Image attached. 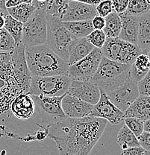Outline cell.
<instances>
[{
  "mask_svg": "<svg viewBox=\"0 0 150 155\" xmlns=\"http://www.w3.org/2000/svg\"><path fill=\"white\" fill-rule=\"evenodd\" d=\"M107 122L93 116L78 119L65 116L46 126L47 137L54 140L61 155H87L99 140Z\"/></svg>",
  "mask_w": 150,
  "mask_h": 155,
  "instance_id": "1",
  "label": "cell"
},
{
  "mask_svg": "<svg viewBox=\"0 0 150 155\" xmlns=\"http://www.w3.org/2000/svg\"><path fill=\"white\" fill-rule=\"evenodd\" d=\"M25 54L32 76L68 75V63L46 44L25 46Z\"/></svg>",
  "mask_w": 150,
  "mask_h": 155,
  "instance_id": "2",
  "label": "cell"
},
{
  "mask_svg": "<svg viewBox=\"0 0 150 155\" xmlns=\"http://www.w3.org/2000/svg\"><path fill=\"white\" fill-rule=\"evenodd\" d=\"M131 65L102 58L96 73L90 79L105 93L111 91L120 85L128 76Z\"/></svg>",
  "mask_w": 150,
  "mask_h": 155,
  "instance_id": "3",
  "label": "cell"
},
{
  "mask_svg": "<svg viewBox=\"0 0 150 155\" xmlns=\"http://www.w3.org/2000/svg\"><path fill=\"white\" fill-rule=\"evenodd\" d=\"M75 37L67 30L62 20L47 14V33L45 44L67 62L69 49Z\"/></svg>",
  "mask_w": 150,
  "mask_h": 155,
  "instance_id": "4",
  "label": "cell"
},
{
  "mask_svg": "<svg viewBox=\"0 0 150 155\" xmlns=\"http://www.w3.org/2000/svg\"><path fill=\"white\" fill-rule=\"evenodd\" d=\"M71 80L66 75L32 76L28 93L33 96H63L68 91Z\"/></svg>",
  "mask_w": 150,
  "mask_h": 155,
  "instance_id": "5",
  "label": "cell"
},
{
  "mask_svg": "<svg viewBox=\"0 0 150 155\" xmlns=\"http://www.w3.org/2000/svg\"><path fill=\"white\" fill-rule=\"evenodd\" d=\"M47 33V14L45 10L36 8L23 23L22 43L25 46L45 44Z\"/></svg>",
  "mask_w": 150,
  "mask_h": 155,
  "instance_id": "6",
  "label": "cell"
},
{
  "mask_svg": "<svg viewBox=\"0 0 150 155\" xmlns=\"http://www.w3.org/2000/svg\"><path fill=\"white\" fill-rule=\"evenodd\" d=\"M101 50L105 57L128 65H132L136 58L142 53L138 46L119 38H106Z\"/></svg>",
  "mask_w": 150,
  "mask_h": 155,
  "instance_id": "7",
  "label": "cell"
},
{
  "mask_svg": "<svg viewBox=\"0 0 150 155\" xmlns=\"http://www.w3.org/2000/svg\"><path fill=\"white\" fill-rule=\"evenodd\" d=\"M102 56L101 48L95 47L86 57L69 66L68 75L73 80H90L96 73Z\"/></svg>",
  "mask_w": 150,
  "mask_h": 155,
  "instance_id": "8",
  "label": "cell"
},
{
  "mask_svg": "<svg viewBox=\"0 0 150 155\" xmlns=\"http://www.w3.org/2000/svg\"><path fill=\"white\" fill-rule=\"evenodd\" d=\"M25 45L21 42L12 51L13 77L23 93H28L32 74H31L25 54Z\"/></svg>",
  "mask_w": 150,
  "mask_h": 155,
  "instance_id": "9",
  "label": "cell"
},
{
  "mask_svg": "<svg viewBox=\"0 0 150 155\" xmlns=\"http://www.w3.org/2000/svg\"><path fill=\"white\" fill-rule=\"evenodd\" d=\"M106 94L111 102L123 112L140 95L138 83L128 76L120 85L106 93Z\"/></svg>",
  "mask_w": 150,
  "mask_h": 155,
  "instance_id": "10",
  "label": "cell"
},
{
  "mask_svg": "<svg viewBox=\"0 0 150 155\" xmlns=\"http://www.w3.org/2000/svg\"><path fill=\"white\" fill-rule=\"evenodd\" d=\"M64 95L61 96L31 95L35 101V106L39 109L41 117L43 119L47 118V125L58 122L66 116L61 106V102Z\"/></svg>",
  "mask_w": 150,
  "mask_h": 155,
  "instance_id": "11",
  "label": "cell"
},
{
  "mask_svg": "<svg viewBox=\"0 0 150 155\" xmlns=\"http://www.w3.org/2000/svg\"><path fill=\"white\" fill-rule=\"evenodd\" d=\"M90 116L102 118L112 125H117L125 119L123 111L114 105L108 98L106 93L102 90H101L100 93L99 101L93 105Z\"/></svg>",
  "mask_w": 150,
  "mask_h": 155,
  "instance_id": "12",
  "label": "cell"
},
{
  "mask_svg": "<svg viewBox=\"0 0 150 155\" xmlns=\"http://www.w3.org/2000/svg\"><path fill=\"white\" fill-rule=\"evenodd\" d=\"M101 90L96 84L88 81L72 79L67 93L77 97L89 104H96L100 98Z\"/></svg>",
  "mask_w": 150,
  "mask_h": 155,
  "instance_id": "13",
  "label": "cell"
},
{
  "mask_svg": "<svg viewBox=\"0 0 150 155\" xmlns=\"http://www.w3.org/2000/svg\"><path fill=\"white\" fill-rule=\"evenodd\" d=\"M61 106L65 116L74 119L90 116L93 107V104L67 93L63 98Z\"/></svg>",
  "mask_w": 150,
  "mask_h": 155,
  "instance_id": "14",
  "label": "cell"
},
{
  "mask_svg": "<svg viewBox=\"0 0 150 155\" xmlns=\"http://www.w3.org/2000/svg\"><path fill=\"white\" fill-rule=\"evenodd\" d=\"M96 15L97 12L94 5L70 0L65 14L63 16L61 20L64 22L88 20L92 19Z\"/></svg>",
  "mask_w": 150,
  "mask_h": 155,
  "instance_id": "15",
  "label": "cell"
},
{
  "mask_svg": "<svg viewBox=\"0 0 150 155\" xmlns=\"http://www.w3.org/2000/svg\"><path fill=\"white\" fill-rule=\"evenodd\" d=\"M36 109L35 103L28 93H21L11 102L10 111L19 119L27 120L34 115Z\"/></svg>",
  "mask_w": 150,
  "mask_h": 155,
  "instance_id": "16",
  "label": "cell"
},
{
  "mask_svg": "<svg viewBox=\"0 0 150 155\" xmlns=\"http://www.w3.org/2000/svg\"><path fill=\"white\" fill-rule=\"evenodd\" d=\"M121 17V30L118 38L138 46V17L120 14Z\"/></svg>",
  "mask_w": 150,
  "mask_h": 155,
  "instance_id": "17",
  "label": "cell"
},
{
  "mask_svg": "<svg viewBox=\"0 0 150 155\" xmlns=\"http://www.w3.org/2000/svg\"><path fill=\"white\" fill-rule=\"evenodd\" d=\"M94 48L86 38L74 39L69 49V57L67 60L69 66L86 57Z\"/></svg>",
  "mask_w": 150,
  "mask_h": 155,
  "instance_id": "18",
  "label": "cell"
},
{
  "mask_svg": "<svg viewBox=\"0 0 150 155\" xmlns=\"http://www.w3.org/2000/svg\"><path fill=\"white\" fill-rule=\"evenodd\" d=\"M124 114L125 118L136 117L143 122L150 119V96L139 95Z\"/></svg>",
  "mask_w": 150,
  "mask_h": 155,
  "instance_id": "19",
  "label": "cell"
},
{
  "mask_svg": "<svg viewBox=\"0 0 150 155\" xmlns=\"http://www.w3.org/2000/svg\"><path fill=\"white\" fill-rule=\"evenodd\" d=\"M138 46L142 52L147 53L150 50V10L138 17Z\"/></svg>",
  "mask_w": 150,
  "mask_h": 155,
  "instance_id": "20",
  "label": "cell"
},
{
  "mask_svg": "<svg viewBox=\"0 0 150 155\" xmlns=\"http://www.w3.org/2000/svg\"><path fill=\"white\" fill-rule=\"evenodd\" d=\"M150 70V61L147 53H140L136 58L128 70V77L139 82Z\"/></svg>",
  "mask_w": 150,
  "mask_h": 155,
  "instance_id": "21",
  "label": "cell"
},
{
  "mask_svg": "<svg viewBox=\"0 0 150 155\" xmlns=\"http://www.w3.org/2000/svg\"><path fill=\"white\" fill-rule=\"evenodd\" d=\"M62 22L64 26L75 38H86L94 29L92 24V19Z\"/></svg>",
  "mask_w": 150,
  "mask_h": 155,
  "instance_id": "22",
  "label": "cell"
},
{
  "mask_svg": "<svg viewBox=\"0 0 150 155\" xmlns=\"http://www.w3.org/2000/svg\"><path fill=\"white\" fill-rule=\"evenodd\" d=\"M105 25L102 29L107 38H118L121 30V17L116 11H113L105 17Z\"/></svg>",
  "mask_w": 150,
  "mask_h": 155,
  "instance_id": "23",
  "label": "cell"
},
{
  "mask_svg": "<svg viewBox=\"0 0 150 155\" xmlns=\"http://www.w3.org/2000/svg\"><path fill=\"white\" fill-rule=\"evenodd\" d=\"M36 8L31 3H22L14 7L7 8V13L11 15L13 18H14L20 22H25L27 19L30 17V16L33 14Z\"/></svg>",
  "mask_w": 150,
  "mask_h": 155,
  "instance_id": "24",
  "label": "cell"
},
{
  "mask_svg": "<svg viewBox=\"0 0 150 155\" xmlns=\"http://www.w3.org/2000/svg\"><path fill=\"white\" fill-rule=\"evenodd\" d=\"M117 144L120 145L122 150L130 147L140 145L138 137L125 125L122 126V128L119 130L117 134Z\"/></svg>",
  "mask_w": 150,
  "mask_h": 155,
  "instance_id": "25",
  "label": "cell"
},
{
  "mask_svg": "<svg viewBox=\"0 0 150 155\" xmlns=\"http://www.w3.org/2000/svg\"><path fill=\"white\" fill-rule=\"evenodd\" d=\"M4 28L12 36L16 44H18L22 42V28H23L22 22L13 18L11 15L8 14L5 15Z\"/></svg>",
  "mask_w": 150,
  "mask_h": 155,
  "instance_id": "26",
  "label": "cell"
},
{
  "mask_svg": "<svg viewBox=\"0 0 150 155\" xmlns=\"http://www.w3.org/2000/svg\"><path fill=\"white\" fill-rule=\"evenodd\" d=\"M150 10V4L146 0H129L125 15L139 17Z\"/></svg>",
  "mask_w": 150,
  "mask_h": 155,
  "instance_id": "27",
  "label": "cell"
},
{
  "mask_svg": "<svg viewBox=\"0 0 150 155\" xmlns=\"http://www.w3.org/2000/svg\"><path fill=\"white\" fill-rule=\"evenodd\" d=\"M70 0H49L46 12L48 15L62 19L65 14Z\"/></svg>",
  "mask_w": 150,
  "mask_h": 155,
  "instance_id": "28",
  "label": "cell"
},
{
  "mask_svg": "<svg viewBox=\"0 0 150 155\" xmlns=\"http://www.w3.org/2000/svg\"><path fill=\"white\" fill-rule=\"evenodd\" d=\"M16 44L14 38L5 28L0 29V51L12 52Z\"/></svg>",
  "mask_w": 150,
  "mask_h": 155,
  "instance_id": "29",
  "label": "cell"
},
{
  "mask_svg": "<svg viewBox=\"0 0 150 155\" xmlns=\"http://www.w3.org/2000/svg\"><path fill=\"white\" fill-rule=\"evenodd\" d=\"M125 125L135 134L137 137L144 131V122L136 117H125L124 119Z\"/></svg>",
  "mask_w": 150,
  "mask_h": 155,
  "instance_id": "30",
  "label": "cell"
},
{
  "mask_svg": "<svg viewBox=\"0 0 150 155\" xmlns=\"http://www.w3.org/2000/svg\"><path fill=\"white\" fill-rule=\"evenodd\" d=\"M86 38L94 47L101 48L104 45L107 37H106L103 30L93 29L86 37Z\"/></svg>",
  "mask_w": 150,
  "mask_h": 155,
  "instance_id": "31",
  "label": "cell"
},
{
  "mask_svg": "<svg viewBox=\"0 0 150 155\" xmlns=\"http://www.w3.org/2000/svg\"><path fill=\"white\" fill-rule=\"evenodd\" d=\"M95 7H96L97 15L103 17H105L111 12L114 11L111 0H102Z\"/></svg>",
  "mask_w": 150,
  "mask_h": 155,
  "instance_id": "32",
  "label": "cell"
},
{
  "mask_svg": "<svg viewBox=\"0 0 150 155\" xmlns=\"http://www.w3.org/2000/svg\"><path fill=\"white\" fill-rule=\"evenodd\" d=\"M138 87L140 95L150 96V71L138 82Z\"/></svg>",
  "mask_w": 150,
  "mask_h": 155,
  "instance_id": "33",
  "label": "cell"
},
{
  "mask_svg": "<svg viewBox=\"0 0 150 155\" xmlns=\"http://www.w3.org/2000/svg\"><path fill=\"white\" fill-rule=\"evenodd\" d=\"M122 155H150V151L144 149L142 146L130 147L125 150H122Z\"/></svg>",
  "mask_w": 150,
  "mask_h": 155,
  "instance_id": "34",
  "label": "cell"
},
{
  "mask_svg": "<svg viewBox=\"0 0 150 155\" xmlns=\"http://www.w3.org/2000/svg\"><path fill=\"white\" fill-rule=\"evenodd\" d=\"M129 0H111L114 11L117 14H122L125 11Z\"/></svg>",
  "mask_w": 150,
  "mask_h": 155,
  "instance_id": "35",
  "label": "cell"
},
{
  "mask_svg": "<svg viewBox=\"0 0 150 155\" xmlns=\"http://www.w3.org/2000/svg\"><path fill=\"white\" fill-rule=\"evenodd\" d=\"M138 139L140 146L147 151H150V132L143 131Z\"/></svg>",
  "mask_w": 150,
  "mask_h": 155,
  "instance_id": "36",
  "label": "cell"
},
{
  "mask_svg": "<svg viewBox=\"0 0 150 155\" xmlns=\"http://www.w3.org/2000/svg\"><path fill=\"white\" fill-rule=\"evenodd\" d=\"M92 24H93V28L102 30L105 25V17L101 16L96 15L92 19Z\"/></svg>",
  "mask_w": 150,
  "mask_h": 155,
  "instance_id": "37",
  "label": "cell"
},
{
  "mask_svg": "<svg viewBox=\"0 0 150 155\" xmlns=\"http://www.w3.org/2000/svg\"><path fill=\"white\" fill-rule=\"evenodd\" d=\"M32 2V0H7L5 3L6 8H7L14 7V6L18 5L22 3H31Z\"/></svg>",
  "mask_w": 150,
  "mask_h": 155,
  "instance_id": "38",
  "label": "cell"
},
{
  "mask_svg": "<svg viewBox=\"0 0 150 155\" xmlns=\"http://www.w3.org/2000/svg\"><path fill=\"white\" fill-rule=\"evenodd\" d=\"M74 1H78L81 2L86 3V4L92 5L96 6V5H98L102 0H74Z\"/></svg>",
  "mask_w": 150,
  "mask_h": 155,
  "instance_id": "39",
  "label": "cell"
},
{
  "mask_svg": "<svg viewBox=\"0 0 150 155\" xmlns=\"http://www.w3.org/2000/svg\"><path fill=\"white\" fill-rule=\"evenodd\" d=\"M5 11H2L0 13V29L4 28L5 22Z\"/></svg>",
  "mask_w": 150,
  "mask_h": 155,
  "instance_id": "40",
  "label": "cell"
},
{
  "mask_svg": "<svg viewBox=\"0 0 150 155\" xmlns=\"http://www.w3.org/2000/svg\"><path fill=\"white\" fill-rule=\"evenodd\" d=\"M144 131L150 132V119L144 121Z\"/></svg>",
  "mask_w": 150,
  "mask_h": 155,
  "instance_id": "41",
  "label": "cell"
},
{
  "mask_svg": "<svg viewBox=\"0 0 150 155\" xmlns=\"http://www.w3.org/2000/svg\"><path fill=\"white\" fill-rule=\"evenodd\" d=\"M5 3H6V0H0V10H1V11H6L7 8H6Z\"/></svg>",
  "mask_w": 150,
  "mask_h": 155,
  "instance_id": "42",
  "label": "cell"
},
{
  "mask_svg": "<svg viewBox=\"0 0 150 155\" xmlns=\"http://www.w3.org/2000/svg\"><path fill=\"white\" fill-rule=\"evenodd\" d=\"M6 134V132L5 130H4L3 129H2L1 127H0V138H1L2 137H3L4 135Z\"/></svg>",
  "mask_w": 150,
  "mask_h": 155,
  "instance_id": "43",
  "label": "cell"
},
{
  "mask_svg": "<svg viewBox=\"0 0 150 155\" xmlns=\"http://www.w3.org/2000/svg\"><path fill=\"white\" fill-rule=\"evenodd\" d=\"M37 1L41 2H46V3H48L49 0H37Z\"/></svg>",
  "mask_w": 150,
  "mask_h": 155,
  "instance_id": "44",
  "label": "cell"
},
{
  "mask_svg": "<svg viewBox=\"0 0 150 155\" xmlns=\"http://www.w3.org/2000/svg\"><path fill=\"white\" fill-rule=\"evenodd\" d=\"M147 54H148V56H149V61H150V50L149 51H148L147 52ZM150 71V70H149Z\"/></svg>",
  "mask_w": 150,
  "mask_h": 155,
  "instance_id": "45",
  "label": "cell"
},
{
  "mask_svg": "<svg viewBox=\"0 0 150 155\" xmlns=\"http://www.w3.org/2000/svg\"><path fill=\"white\" fill-rule=\"evenodd\" d=\"M146 1H147V2H149V4H150V0H146Z\"/></svg>",
  "mask_w": 150,
  "mask_h": 155,
  "instance_id": "46",
  "label": "cell"
},
{
  "mask_svg": "<svg viewBox=\"0 0 150 155\" xmlns=\"http://www.w3.org/2000/svg\"><path fill=\"white\" fill-rule=\"evenodd\" d=\"M6 1H7V0H6Z\"/></svg>",
  "mask_w": 150,
  "mask_h": 155,
  "instance_id": "47",
  "label": "cell"
}]
</instances>
